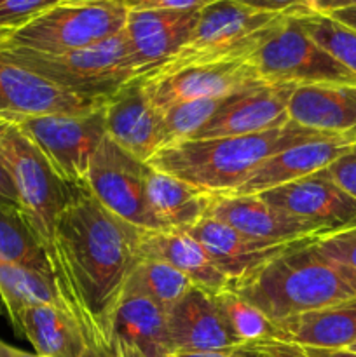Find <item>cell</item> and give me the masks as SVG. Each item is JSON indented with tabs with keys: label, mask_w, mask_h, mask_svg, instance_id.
I'll list each match as a JSON object with an SVG mask.
<instances>
[{
	"label": "cell",
	"mask_w": 356,
	"mask_h": 357,
	"mask_svg": "<svg viewBox=\"0 0 356 357\" xmlns=\"http://www.w3.org/2000/svg\"><path fill=\"white\" fill-rule=\"evenodd\" d=\"M142 257L171 265L191 279L195 288L213 295L230 286V279L216 267L205 246L185 230H145Z\"/></svg>",
	"instance_id": "22"
},
{
	"label": "cell",
	"mask_w": 356,
	"mask_h": 357,
	"mask_svg": "<svg viewBox=\"0 0 356 357\" xmlns=\"http://www.w3.org/2000/svg\"><path fill=\"white\" fill-rule=\"evenodd\" d=\"M306 239L267 264L230 281L236 295L272 323L309 310L356 300V271L327 257Z\"/></svg>",
	"instance_id": "2"
},
{
	"label": "cell",
	"mask_w": 356,
	"mask_h": 357,
	"mask_svg": "<svg viewBox=\"0 0 356 357\" xmlns=\"http://www.w3.org/2000/svg\"><path fill=\"white\" fill-rule=\"evenodd\" d=\"M128 7L119 0H61L27 24L6 31L2 40L44 56H59L89 47L122 31Z\"/></svg>",
	"instance_id": "7"
},
{
	"label": "cell",
	"mask_w": 356,
	"mask_h": 357,
	"mask_svg": "<svg viewBox=\"0 0 356 357\" xmlns=\"http://www.w3.org/2000/svg\"><path fill=\"white\" fill-rule=\"evenodd\" d=\"M129 9H173L201 10L215 0H119Z\"/></svg>",
	"instance_id": "36"
},
{
	"label": "cell",
	"mask_w": 356,
	"mask_h": 357,
	"mask_svg": "<svg viewBox=\"0 0 356 357\" xmlns=\"http://www.w3.org/2000/svg\"><path fill=\"white\" fill-rule=\"evenodd\" d=\"M295 14L255 10L237 0H215L199 10L184 49L152 73H170L195 65L248 59L285 20Z\"/></svg>",
	"instance_id": "4"
},
{
	"label": "cell",
	"mask_w": 356,
	"mask_h": 357,
	"mask_svg": "<svg viewBox=\"0 0 356 357\" xmlns=\"http://www.w3.org/2000/svg\"><path fill=\"white\" fill-rule=\"evenodd\" d=\"M246 61L267 84H356V75L307 35L299 16L283 21Z\"/></svg>",
	"instance_id": "8"
},
{
	"label": "cell",
	"mask_w": 356,
	"mask_h": 357,
	"mask_svg": "<svg viewBox=\"0 0 356 357\" xmlns=\"http://www.w3.org/2000/svg\"><path fill=\"white\" fill-rule=\"evenodd\" d=\"M290 121L330 135L356 136V84H314L293 91Z\"/></svg>",
	"instance_id": "21"
},
{
	"label": "cell",
	"mask_w": 356,
	"mask_h": 357,
	"mask_svg": "<svg viewBox=\"0 0 356 357\" xmlns=\"http://www.w3.org/2000/svg\"><path fill=\"white\" fill-rule=\"evenodd\" d=\"M208 216L265 243H290L327 236L318 227L271 206L260 195H215Z\"/></svg>",
	"instance_id": "15"
},
{
	"label": "cell",
	"mask_w": 356,
	"mask_h": 357,
	"mask_svg": "<svg viewBox=\"0 0 356 357\" xmlns=\"http://www.w3.org/2000/svg\"><path fill=\"white\" fill-rule=\"evenodd\" d=\"M216 303L229 324L230 331L236 335L241 344H258V342L272 340V321L264 312L241 298L230 288L215 295Z\"/></svg>",
	"instance_id": "30"
},
{
	"label": "cell",
	"mask_w": 356,
	"mask_h": 357,
	"mask_svg": "<svg viewBox=\"0 0 356 357\" xmlns=\"http://www.w3.org/2000/svg\"><path fill=\"white\" fill-rule=\"evenodd\" d=\"M3 33L6 31H0V44L17 61L80 96L108 100L122 86L150 73L133 54L124 31L89 47L59 56H44L14 47L2 40Z\"/></svg>",
	"instance_id": "5"
},
{
	"label": "cell",
	"mask_w": 356,
	"mask_h": 357,
	"mask_svg": "<svg viewBox=\"0 0 356 357\" xmlns=\"http://www.w3.org/2000/svg\"><path fill=\"white\" fill-rule=\"evenodd\" d=\"M145 230L108 211L87 188L73 185L59 213L49 258L54 278L89 338H107L126 282L142 260Z\"/></svg>",
	"instance_id": "1"
},
{
	"label": "cell",
	"mask_w": 356,
	"mask_h": 357,
	"mask_svg": "<svg viewBox=\"0 0 356 357\" xmlns=\"http://www.w3.org/2000/svg\"><path fill=\"white\" fill-rule=\"evenodd\" d=\"M356 143V136L325 135L276 153L241 185L236 195H258L330 166Z\"/></svg>",
	"instance_id": "18"
},
{
	"label": "cell",
	"mask_w": 356,
	"mask_h": 357,
	"mask_svg": "<svg viewBox=\"0 0 356 357\" xmlns=\"http://www.w3.org/2000/svg\"><path fill=\"white\" fill-rule=\"evenodd\" d=\"M300 24L314 42L321 45L332 58L356 75V31L339 23L334 17L320 13L299 16Z\"/></svg>",
	"instance_id": "31"
},
{
	"label": "cell",
	"mask_w": 356,
	"mask_h": 357,
	"mask_svg": "<svg viewBox=\"0 0 356 357\" xmlns=\"http://www.w3.org/2000/svg\"><path fill=\"white\" fill-rule=\"evenodd\" d=\"M17 126L66 183H86L93 153L107 136L105 107L82 115H2Z\"/></svg>",
	"instance_id": "9"
},
{
	"label": "cell",
	"mask_w": 356,
	"mask_h": 357,
	"mask_svg": "<svg viewBox=\"0 0 356 357\" xmlns=\"http://www.w3.org/2000/svg\"><path fill=\"white\" fill-rule=\"evenodd\" d=\"M321 135L290 122L257 135L173 143L157 150L147 164L209 194L230 195L272 155Z\"/></svg>",
	"instance_id": "3"
},
{
	"label": "cell",
	"mask_w": 356,
	"mask_h": 357,
	"mask_svg": "<svg viewBox=\"0 0 356 357\" xmlns=\"http://www.w3.org/2000/svg\"><path fill=\"white\" fill-rule=\"evenodd\" d=\"M194 288L191 279L164 261L142 258L126 282L124 291L140 293L170 312L191 289Z\"/></svg>",
	"instance_id": "28"
},
{
	"label": "cell",
	"mask_w": 356,
	"mask_h": 357,
	"mask_svg": "<svg viewBox=\"0 0 356 357\" xmlns=\"http://www.w3.org/2000/svg\"><path fill=\"white\" fill-rule=\"evenodd\" d=\"M0 298L13 323L24 309L34 305H61L70 309L54 275L13 264H0Z\"/></svg>",
	"instance_id": "26"
},
{
	"label": "cell",
	"mask_w": 356,
	"mask_h": 357,
	"mask_svg": "<svg viewBox=\"0 0 356 357\" xmlns=\"http://www.w3.org/2000/svg\"><path fill=\"white\" fill-rule=\"evenodd\" d=\"M304 352L309 357H356L349 349H304Z\"/></svg>",
	"instance_id": "42"
},
{
	"label": "cell",
	"mask_w": 356,
	"mask_h": 357,
	"mask_svg": "<svg viewBox=\"0 0 356 357\" xmlns=\"http://www.w3.org/2000/svg\"><path fill=\"white\" fill-rule=\"evenodd\" d=\"M327 171L332 176V180H334L346 194H349L353 199H356V143L348 150V152L342 153L337 160H334V162L327 167Z\"/></svg>",
	"instance_id": "34"
},
{
	"label": "cell",
	"mask_w": 356,
	"mask_h": 357,
	"mask_svg": "<svg viewBox=\"0 0 356 357\" xmlns=\"http://www.w3.org/2000/svg\"><path fill=\"white\" fill-rule=\"evenodd\" d=\"M237 2L255 10H262V13L295 14V16L313 13L309 3L311 0H237Z\"/></svg>",
	"instance_id": "35"
},
{
	"label": "cell",
	"mask_w": 356,
	"mask_h": 357,
	"mask_svg": "<svg viewBox=\"0 0 356 357\" xmlns=\"http://www.w3.org/2000/svg\"><path fill=\"white\" fill-rule=\"evenodd\" d=\"M198 20L199 10L129 9L122 31L136 59L152 73L185 47Z\"/></svg>",
	"instance_id": "16"
},
{
	"label": "cell",
	"mask_w": 356,
	"mask_h": 357,
	"mask_svg": "<svg viewBox=\"0 0 356 357\" xmlns=\"http://www.w3.org/2000/svg\"><path fill=\"white\" fill-rule=\"evenodd\" d=\"M61 0H0V31H14Z\"/></svg>",
	"instance_id": "32"
},
{
	"label": "cell",
	"mask_w": 356,
	"mask_h": 357,
	"mask_svg": "<svg viewBox=\"0 0 356 357\" xmlns=\"http://www.w3.org/2000/svg\"><path fill=\"white\" fill-rule=\"evenodd\" d=\"M232 96L201 98L171 107L163 114V146L194 139ZM161 146V149H163Z\"/></svg>",
	"instance_id": "29"
},
{
	"label": "cell",
	"mask_w": 356,
	"mask_h": 357,
	"mask_svg": "<svg viewBox=\"0 0 356 357\" xmlns=\"http://www.w3.org/2000/svg\"><path fill=\"white\" fill-rule=\"evenodd\" d=\"M145 174L147 162L105 136L91 157L86 185L94 197L119 218L143 230H163L147 202Z\"/></svg>",
	"instance_id": "10"
},
{
	"label": "cell",
	"mask_w": 356,
	"mask_h": 357,
	"mask_svg": "<svg viewBox=\"0 0 356 357\" xmlns=\"http://www.w3.org/2000/svg\"><path fill=\"white\" fill-rule=\"evenodd\" d=\"M173 357H258V352L255 344H244L216 352H175Z\"/></svg>",
	"instance_id": "39"
},
{
	"label": "cell",
	"mask_w": 356,
	"mask_h": 357,
	"mask_svg": "<svg viewBox=\"0 0 356 357\" xmlns=\"http://www.w3.org/2000/svg\"><path fill=\"white\" fill-rule=\"evenodd\" d=\"M292 84H267L237 93L195 138H223L271 131L290 124L288 105ZM194 138V139H195Z\"/></svg>",
	"instance_id": "14"
},
{
	"label": "cell",
	"mask_w": 356,
	"mask_h": 357,
	"mask_svg": "<svg viewBox=\"0 0 356 357\" xmlns=\"http://www.w3.org/2000/svg\"><path fill=\"white\" fill-rule=\"evenodd\" d=\"M0 157L16 188L21 213L49 255L56 220L72 197L73 183H66L38 146L2 115Z\"/></svg>",
	"instance_id": "6"
},
{
	"label": "cell",
	"mask_w": 356,
	"mask_h": 357,
	"mask_svg": "<svg viewBox=\"0 0 356 357\" xmlns=\"http://www.w3.org/2000/svg\"><path fill=\"white\" fill-rule=\"evenodd\" d=\"M117 351L121 357H143L138 351H135V349L124 344H117Z\"/></svg>",
	"instance_id": "45"
},
{
	"label": "cell",
	"mask_w": 356,
	"mask_h": 357,
	"mask_svg": "<svg viewBox=\"0 0 356 357\" xmlns=\"http://www.w3.org/2000/svg\"><path fill=\"white\" fill-rule=\"evenodd\" d=\"M258 357H309L304 352V349L292 344H283V342L267 340L255 344Z\"/></svg>",
	"instance_id": "37"
},
{
	"label": "cell",
	"mask_w": 356,
	"mask_h": 357,
	"mask_svg": "<svg viewBox=\"0 0 356 357\" xmlns=\"http://www.w3.org/2000/svg\"><path fill=\"white\" fill-rule=\"evenodd\" d=\"M0 204L9 206V208H14L17 209V211H21L16 188H14L13 180H10L9 171H7L2 157H0ZM21 215H23V213H21Z\"/></svg>",
	"instance_id": "38"
},
{
	"label": "cell",
	"mask_w": 356,
	"mask_h": 357,
	"mask_svg": "<svg viewBox=\"0 0 356 357\" xmlns=\"http://www.w3.org/2000/svg\"><path fill=\"white\" fill-rule=\"evenodd\" d=\"M349 351H353V352H356V344H355V345H351V347H349Z\"/></svg>",
	"instance_id": "47"
},
{
	"label": "cell",
	"mask_w": 356,
	"mask_h": 357,
	"mask_svg": "<svg viewBox=\"0 0 356 357\" xmlns=\"http://www.w3.org/2000/svg\"><path fill=\"white\" fill-rule=\"evenodd\" d=\"M72 2H93V0H72Z\"/></svg>",
	"instance_id": "46"
},
{
	"label": "cell",
	"mask_w": 356,
	"mask_h": 357,
	"mask_svg": "<svg viewBox=\"0 0 356 357\" xmlns=\"http://www.w3.org/2000/svg\"><path fill=\"white\" fill-rule=\"evenodd\" d=\"M107 136L142 162L163 146V114L143 89L142 77L115 91L105 103Z\"/></svg>",
	"instance_id": "13"
},
{
	"label": "cell",
	"mask_w": 356,
	"mask_h": 357,
	"mask_svg": "<svg viewBox=\"0 0 356 357\" xmlns=\"http://www.w3.org/2000/svg\"><path fill=\"white\" fill-rule=\"evenodd\" d=\"M258 195L274 208L327 234L356 225V199L332 180L327 167Z\"/></svg>",
	"instance_id": "12"
},
{
	"label": "cell",
	"mask_w": 356,
	"mask_h": 357,
	"mask_svg": "<svg viewBox=\"0 0 356 357\" xmlns=\"http://www.w3.org/2000/svg\"><path fill=\"white\" fill-rule=\"evenodd\" d=\"M0 264H13L45 275H54L52 261L24 216L0 204Z\"/></svg>",
	"instance_id": "27"
},
{
	"label": "cell",
	"mask_w": 356,
	"mask_h": 357,
	"mask_svg": "<svg viewBox=\"0 0 356 357\" xmlns=\"http://www.w3.org/2000/svg\"><path fill=\"white\" fill-rule=\"evenodd\" d=\"M185 232L199 241L208 251L216 267L230 279L243 278L248 272L255 271L260 265L267 264L272 258L279 257L285 251L292 250L306 239L290 241V243H265V241L251 239L244 234L237 232L232 227L206 216L198 225L191 227ZM314 239V237H307Z\"/></svg>",
	"instance_id": "19"
},
{
	"label": "cell",
	"mask_w": 356,
	"mask_h": 357,
	"mask_svg": "<svg viewBox=\"0 0 356 357\" xmlns=\"http://www.w3.org/2000/svg\"><path fill=\"white\" fill-rule=\"evenodd\" d=\"M145 197L163 230H187L208 216L215 194L147 164Z\"/></svg>",
	"instance_id": "25"
},
{
	"label": "cell",
	"mask_w": 356,
	"mask_h": 357,
	"mask_svg": "<svg viewBox=\"0 0 356 357\" xmlns=\"http://www.w3.org/2000/svg\"><path fill=\"white\" fill-rule=\"evenodd\" d=\"M272 340L302 349H349L356 344V300L272 323Z\"/></svg>",
	"instance_id": "23"
},
{
	"label": "cell",
	"mask_w": 356,
	"mask_h": 357,
	"mask_svg": "<svg viewBox=\"0 0 356 357\" xmlns=\"http://www.w3.org/2000/svg\"><path fill=\"white\" fill-rule=\"evenodd\" d=\"M175 352H216L239 347L213 293L192 288L168 312Z\"/></svg>",
	"instance_id": "17"
},
{
	"label": "cell",
	"mask_w": 356,
	"mask_h": 357,
	"mask_svg": "<svg viewBox=\"0 0 356 357\" xmlns=\"http://www.w3.org/2000/svg\"><path fill=\"white\" fill-rule=\"evenodd\" d=\"M115 344H124L143 357H173L168 312L149 296L124 291L110 319Z\"/></svg>",
	"instance_id": "20"
},
{
	"label": "cell",
	"mask_w": 356,
	"mask_h": 357,
	"mask_svg": "<svg viewBox=\"0 0 356 357\" xmlns=\"http://www.w3.org/2000/svg\"><path fill=\"white\" fill-rule=\"evenodd\" d=\"M316 246L327 257L356 271V225L320 237L316 241Z\"/></svg>",
	"instance_id": "33"
},
{
	"label": "cell",
	"mask_w": 356,
	"mask_h": 357,
	"mask_svg": "<svg viewBox=\"0 0 356 357\" xmlns=\"http://www.w3.org/2000/svg\"><path fill=\"white\" fill-rule=\"evenodd\" d=\"M13 324L40 357H82L89 345V333L68 307H28Z\"/></svg>",
	"instance_id": "24"
},
{
	"label": "cell",
	"mask_w": 356,
	"mask_h": 357,
	"mask_svg": "<svg viewBox=\"0 0 356 357\" xmlns=\"http://www.w3.org/2000/svg\"><path fill=\"white\" fill-rule=\"evenodd\" d=\"M327 16L334 17L335 21H339V23L346 24V26L356 31V7H349V9L335 10V13L327 14Z\"/></svg>",
	"instance_id": "43"
},
{
	"label": "cell",
	"mask_w": 356,
	"mask_h": 357,
	"mask_svg": "<svg viewBox=\"0 0 356 357\" xmlns=\"http://www.w3.org/2000/svg\"><path fill=\"white\" fill-rule=\"evenodd\" d=\"M311 9L320 14H330L335 10L356 7V0H311Z\"/></svg>",
	"instance_id": "41"
},
{
	"label": "cell",
	"mask_w": 356,
	"mask_h": 357,
	"mask_svg": "<svg viewBox=\"0 0 356 357\" xmlns=\"http://www.w3.org/2000/svg\"><path fill=\"white\" fill-rule=\"evenodd\" d=\"M82 357H121L117 351V344L105 338H89L86 352Z\"/></svg>",
	"instance_id": "40"
},
{
	"label": "cell",
	"mask_w": 356,
	"mask_h": 357,
	"mask_svg": "<svg viewBox=\"0 0 356 357\" xmlns=\"http://www.w3.org/2000/svg\"><path fill=\"white\" fill-rule=\"evenodd\" d=\"M143 89L154 107L164 114L184 101L201 98L232 96L258 86L262 80L246 59L230 63L195 65L170 73H147L142 77Z\"/></svg>",
	"instance_id": "11"
},
{
	"label": "cell",
	"mask_w": 356,
	"mask_h": 357,
	"mask_svg": "<svg viewBox=\"0 0 356 357\" xmlns=\"http://www.w3.org/2000/svg\"><path fill=\"white\" fill-rule=\"evenodd\" d=\"M0 357H40V356L20 351V349L13 347V345H9V344H6L3 340H0Z\"/></svg>",
	"instance_id": "44"
}]
</instances>
